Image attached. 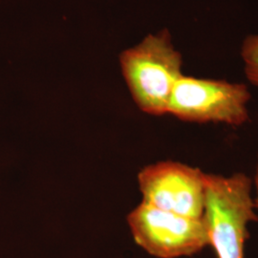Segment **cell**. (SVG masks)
I'll use <instances>...</instances> for the list:
<instances>
[{"instance_id": "1", "label": "cell", "mask_w": 258, "mask_h": 258, "mask_svg": "<svg viewBox=\"0 0 258 258\" xmlns=\"http://www.w3.org/2000/svg\"><path fill=\"white\" fill-rule=\"evenodd\" d=\"M249 176L205 174L203 217L217 258H245L248 226L257 221Z\"/></svg>"}, {"instance_id": "2", "label": "cell", "mask_w": 258, "mask_h": 258, "mask_svg": "<svg viewBox=\"0 0 258 258\" xmlns=\"http://www.w3.org/2000/svg\"><path fill=\"white\" fill-rule=\"evenodd\" d=\"M120 67L129 91L143 112L162 116L176 83L184 76L183 57L176 50L165 29L149 35L120 55Z\"/></svg>"}, {"instance_id": "3", "label": "cell", "mask_w": 258, "mask_h": 258, "mask_svg": "<svg viewBox=\"0 0 258 258\" xmlns=\"http://www.w3.org/2000/svg\"><path fill=\"white\" fill-rule=\"evenodd\" d=\"M249 100L243 83L183 76L170 95L167 114L188 122L240 126L249 120Z\"/></svg>"}, {"instance_id": "4", "label": "cell", "mask_w": 258, "mask_h": 258, "mask_svg": "<svg viewBox=\"0 0 258 258\" xmlns=\"http://www.w3.org/2000/svg\"><path fill=\"white\" fill-rule=\"evenodd\" d=\"M135 242L158 258L191 256L210 246L204 217L194 218L141 203L127 215Z\"/></svg>"}, {"instance_id": "5", "label": "cell", "mask_w": 258, "mask_h": 258, "mask_svg": "<svg viewBox=\"0 0 258 258\" xmlns=\"http://www.w3.org/2000/svg\"><path fill=\"white\" fill-rule=\"evenodd\" d=\"M205 174L200 168L164 161L144 167L138 174L143 202L165 212L201 218Z\"/></svg>"}, {"instance_id": "6", "label": "cell", "mask_w": 258, "mask_h": 258, "mask_svg": "<svg viewBox=\"0 0 258 258\" xmlns=\"http://www.w3.org/2000/svg\"><path fill=\"white\" fill-rule=\"evenodd\" d=\"M241 55L248 80L258 87V35H250L245 38Z\"/></svg>"}, {"instance_id": "7", "label": "cell", "mask_w": 258, "mask_h": 258, "mask_svg": "<svg viewBox=\"0 0 258 258\" xmlns=\"http://www.w3.org/2000/svg\"><path fill=\"white\" fill-rule=\"evenodd\" d=\"M254 185H255V198L253 199V201H254L255 209L258 210V162L256 172H255V178H254Z\"/></svg>"}]
</instances>
